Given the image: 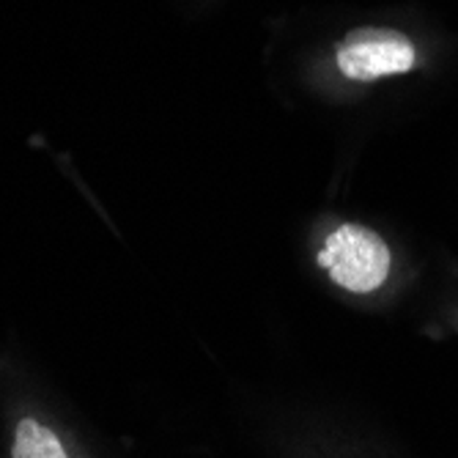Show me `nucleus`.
<instances>
[{"instance_id":"obj_1","label":"nucleus","mask_w":458,"mask_h":458,"mask_svg":"<svg viewBox=\"0 0 458 458\" xmlns=\"http://www.w3.org/2000/svg\"><path fill=\"white\" fill-rule=\"evenodd\" d=\"M318 264L346 291L370 294L390 272V250L379 233L360 225H344L324 242Z\"/></svg>"},{"instance_id":"obj_2","label":"nucleus","mask_w":458,"mask_h":458,"mask_svg":"<svg viewBox=\"0 0 458 458\" xmlns=\"http://www.w3.org/2000/svg\"><path fill=\"white\" fill-rule=\"evenodd\" d=\"M418 61L411 41L398 30L362 28L349 33L338 50V66L352 80H379L387 74L409 72Z\"/></svg>"},{"instance_id":"obj_3","label":"nucleus","mask_w":458,"mask_h":458,"mask_svg":"<svg viewBox=\"0 0 458 458\" xmlns=\"http://www.w3.org/2000/svg\"><path fill=\"white\" fill-rule=\"evenodd\" d=\"M14 458H69L58 437L38 426L36 420H22L14 437Z\"/></svg>"}]
</instances>
